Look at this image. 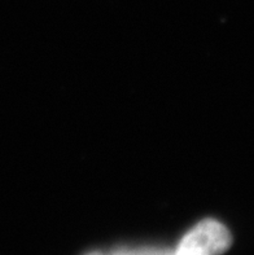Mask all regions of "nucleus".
<instances>
[{"mask_svg":"<svg viewBox=\"0 0 254 255\" xmlns=\"http://www.w3.org/2000/svg\"><path fill=\"white\" fill-rule=\"evenodd\" d=\"M231 243V235L222 223L205 219L183 237L175 255H221Z\"/></svg>","mask_w":254,"mask_h":255,"instance_id":"obj_1","label":"nucleus"}]
</instances>
